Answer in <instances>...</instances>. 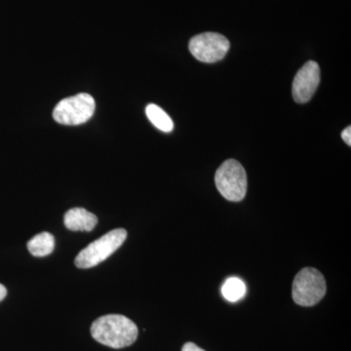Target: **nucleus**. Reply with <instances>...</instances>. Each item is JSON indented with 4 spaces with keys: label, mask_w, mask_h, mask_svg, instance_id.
Listing matches in <instances>:
<instances>
[{
    "label": "nucleus",
    "mask_w": 351,
    "mask_h": 351,
    "mask_svg": "<svg viewBox=\"0 0 351 351\" xmlns=\"http://www.w3.org/2000/svg\"><path fill=\"white\" fill-rule=\"evenodd\" d=\"M91 335L101 345L119 350L133 345L138 331L137 325L126 316L108 314L94 321Z\"/></svg>",
    "instance_id": "1"
},
{
    "label": "nucleus",
    "mask_w": 351,
    "mask_h": 351,
    "mask_svg": "<svg viewBox=\"0 0 351 351\" xmlns=\"http://www.w3.org/2000/svg\"><path fill=\"white\" fill-rule=\"evenodd\" d=\"M127 239L124 228H117L101 239L95 240L86 248L83 249L75 258V263L78 269H90L107 260Z\"/></svg>",
    "instance_id": "2"
},
{
    "label": "nucleus",
    "mask_w": 351,
    "mask_h": 351,
    "mask_svg": "<svg viewBox=\"0 0 351 351\" xmlns=\"http://www.w3.org/2000/svg\"><path fill=\"white\" fill-rule=\"evenodd\" d=\"M326 290V281L319 270L306 267L295 277L292 297L299 306H313L324 298Z\"/></svg>",
    "instance_id": "3"
},
{
    "label": "nucleus",
    "mask_w": 351,
    "mask_h": 351,
    "mask_svg": "<svg viewBox=\"0 0 351 351\" xmlns=\"http://www.w3.org/2000/svg\"><path fill=\"white\" fill-rule=\"evenodd\" d=\"M217 189L226 200L239 202L247 193V174L243 166L234 160L225 161L215 175Z\"/></svg>",
    "instance_id": "4"
},
{
    "label": "nucleus",
    "mask_w": 351,
    "mask_h": 351,
    "mask_svg": "<svg viewBox=\"0 0 351 351\" xmlns=\"http://www.w3.org/2000/svg\"><path fill=\"white\" fill-rule=\"evenodd\" d=\"M96 103L93 97L80 93L60 101L53 112V119L63 125H80L93 117Z\"/></svg>",
    "instance_id": "5"
},
{
    "label": "nucleus",
    "mask_w": 351,
    "mask_h": 351,
    "mask_svg": "<svg viewBox=\"0 0 351 351\" xmlns=\"http://www.w3.org/2000/svg\"><path fill=\"white\" fill-rule=\"evenodd\" d=\"M191 55L202 63L213 64L221 61L230 48L228 39L217 32H204L191 39L189 44Z\"/></svg>",
    "instance_id": "6"
},
{
    "label": "nucleus",
    "mask_w": 351,
    "mask_h": 351,
    "mask_svg": "<svg viewBox=\"0 0 351 351\" xmlns=\"http://www.w3.org/2000/svg\"><path fill=\"white\" fill-rule=\"evenodd\" d=\"M320 83V68L314 61H309L295 76L293 82V98L298 104H306L313 98Z\"/></svg>",
    "instance_id": "7"
},
{
    "label": "nucleus",
    "mask_w": 351,
    "mask_h": 351,
    "mask_svg": "<svg viewBox=\"0 0 351 351\" xmlns=\"http://www.w3.org/2000/svg\"><path fill=\"white\" fill-rule=\"evenodd\" d=\"M64 223L73 232H90L98 223V218L84 208H73L64 215Z\"/></svg>",
    "instance_id": "8"
},
{
    "label": "nucleus",
    "mask_w": 351,
    "mask_h": 351,
    "mask_svg": "<svg viewBox=\"0 0 351 351\" xmlns=\"http://www.w3.org/2000/svg\"><path fill=\"white\" fill-rule=\"evenodd\" d=\"M55 248V239L49 232H41L27 242V249L34 257H46Z\"/></svg>",
    "instance_id": "9"
},
{
    "label": "nucleus",
    "mask_w": 351,
    "mask_h": 351,
    "mask_svg": "<svg viewBox=\"0 0 351 351\" xmlns=\"http://www.w3.org/2000/svg\"><path fill=\"white\" fill-rule=\"evenodd\" d=\"M145 113H147V119L154 124L159 130L169 133L174 129V122L171 119L169 115L167 114L162 108L154 104H149L145 108Z\"/></svg>",
    "instance_id": "10"
},
{
    "label": "nucleus",
    "mask_w": 351,
    "mask_h": 351,
    "mask_svg": "<svg viewBox=\"0 0 351 351\" xmlns=\"http://www.w3.org/2000/svg\"><path fill=\"white\" fill-rule=\"evenodd\" d=\"M246 293V285L239 277H230L221 286V295L226 301L230 302H237L243 299Z\"/></svg>",
    "instance_id": "11"
},
{
    "label": "nucleus",
    "mask_w": 351,
    "mask_h": 351,
    "mask_svg": "<svg viewBox=\"0 0 351 351\" xmlns=\"http://www.w3.org/2000/svg\"><path fill=\"white\" fill-rule=\"evenodd\" d=\"M341 138L345 141L346 145H351V127L348 126V128H346L345 130L341 133Z\"/></svg>",
    "instance_id": "12"
},
{
    "label": "nucleus",
    "mask_w": 351,
    "mask_h": 351,
    "mask_svg": "<svg viewBox=\"0 0 351 351\" xmlns=\"http://www.w3.org/2000/svg\"><path fill=\"white\" fill-rule=\"evenodd\" d=\"M182 351H205L193 343H186L182 348Z\"/></svg>",
    "instance_id": "13"
},
{
    "label": "nucleus",
    "mask_w": 351,
    "mask_h": 351,
    "mask_svg": "<svg viewBox=\"0 0 351 351\" xmlns=\"http://www.w3.org/2000/svg\"><path fill=\"white\" fill-rule=\"evenodd\" d=\"M7 295V290L5 288V286L2 285V284H0V302L2 301V300H4V298L6 297Z\"/></svg>",
    "instance_id": "14"
}]
</instances>
